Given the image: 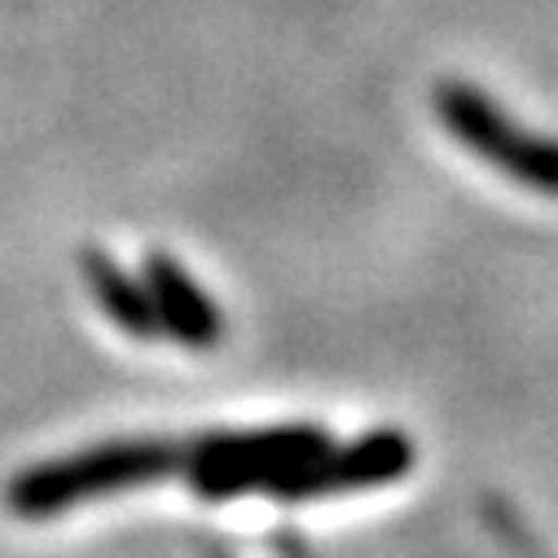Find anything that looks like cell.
Instances as JSON below:
<instances>
[{
  "label": "cell",
  "instance_id": "obj_1",
  "mask_svg": "<svg viewBox=\"0 0 558 558\" xmlns=\"http://www.w3.org/2000/svg\"><path fill=\"white\" fill-rule=\"evenodd\" d=\"M177 466V449L163 440H114L97 449H80L71 458H53L14 475L5 501L19 519H49L80 501L110 497L123 488H146Z\"/></svg>",
  "mask_w": 558,
  "mask_h": 558
},
{
  "label": "cell",
  "instance_id": "obj_5",
  "mask_svg": "<svg viewBox=\"0 0 558 558\" xmlns=\"http://www.w3.org/2000/svg\"><path fill=\"white\" fill-rule=\"evenodd\" d=\"M146 291H150V304L159 317V335H168L185 348H198V352L220 343L225 317L177 255H163V251L146 255Z\"/></svg>",
  "mask_w": 558,
  "mask_h": 558
},
{
  "label": "cell",
  "instance_id": "obj_2",
  "mask_svg": "<svg viewBox=\"0 0 558 558\" xmlns=\"http://www.w3.org/2000/svg\"><path fill=\"white\" fill-rule=\"evenodd\" d=\"M436 114L458 142L480 155L488 168L506 172L510 181L558 198V142L519 128L493 97L462 80H445L436 88Z\"/></svg>",
  "mask_w": 558,
  "mask_h": 558
},
{
  "label": "cell",
  "instance_id": "obj_6",
  "mask_svg": "<svg viewBox=\"0 0 558 558\" xmlns=\"http://www.w3.org/2000/svg\"><path fill=\"white\" fill-rule=\"evenodd\" d=\"M80 272L97 300V308L128 335V339H159V317H155V304H150V291L146 282L136 277L106 251L88 246L80 255Z\"/></svg>",
  "mask_w": 558,
  "mask_h": 558
},
{
  "label": "cell",
  "instance_id": "obj_4",
  "mask_svg": "<svg viewBox=\"0 0 558 558\" xmlns=\"http://www.w3.org/2000/svg\"><path fill=\"white\" fill-rule=\"evenodd\" d=\"M413 462V449L400 432H374L365 440H356L343 453L317 449L308 462H300L272 493L277 497H326V493H352V488H369V484H387L396 475H404Z\"/></svg>",
  "mask_w": 558,
  "mask_h": 558
},
{
  "label": "cell",
  "instance_id": "obj_3",
  "mask_svg": "<svg viewBox=\"0 0 558 558\" xmlns=\"http://www.w3.org/2000/svg\"><path fill=\"white\" fill-rule=\"evenodd\" d=\"M326 449L322 432L308 427H272L242 436H211L190 449L185 475L203 497H238V493H272L300 462Z\"/></svg>",
  "mask_w": 558,
  "mask_h": 558
}]
</instances>
